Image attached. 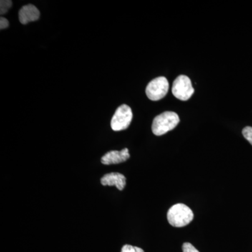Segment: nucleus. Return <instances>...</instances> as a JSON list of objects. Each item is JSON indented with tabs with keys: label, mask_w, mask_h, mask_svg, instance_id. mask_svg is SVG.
Returning <instances> with one entry per match:
<instances>
[{
	"label": "nucleus",
	"mask_w": 252,
	"mask_h": 252,
	"mask_svg": "<svg viewBox=\"0 0 252 252\" xmlns=\"http://www.w3.org/2000/svg\"><path fill=\"white\" fill-rule=\"evenodd\" d=\"M194 218L193 212L185 204H175L169 209L167 219L169 223L176 228H182L189 224Z\"/></svg>",
	"instance_id": "f257e3e1"
},
{
	"label": "nucleus",
	"mask_w": 252,
	"mask_h": 252,
	"mask_svg": "<svg viewBox=\"0 0 252 252\" xmlns=\"http://www.w3.org/2000/svg\"><path fill=\"white\" fill-rule=\"evenodd\" d=\"M178 114L173 112H165L159 114L154 119L152 132L154 135L160 136L173 130L180 123Z\"/></svg>",
	"instance_id": "f03ea898"
},
{
	"label": "nucleus",
	"mask_w": 252,
	"mask_h": 252,
	"mask_svg": "<svg viewBox=\"0 0 252 252\" xmlns=\"http://www.w3.org/2000/svg\"><path fill=\"white\" fill-rule=\"evenodd\" d=\"M132 109L126 104H122L116 111L111 121V127L114 131L126 130L132 120Z\"/></svg>",
	"instance_id": "7ed1b4c3"
},
{
	"label": "nucleus",
	"mask_w": 252,
	"mask_h": 252,
	"mask_svg": "<svg viewBox=\"0 0 252 252\" xmlns=\"http://www.w3.org/2000/svg\"><path fill=\"white\" fill-rule=\"evenodd\" d=\"M169 90V83L166 78H156L149 83L146 89V94L151 100L158 101L163 98Z\"/></svg>",
	"instance_id": "20e7f679"
},
{
	"label": "nucleus",
	"mask_w": 252,
	"mask_h": 252,
	"mask_svg": "<svg viewBox=\"0 0 252 252\" xmlns=\"http://www.w3.org/2000/svg\"><path fill=\"white\" fill-rule=\"evenodd\" d=\"M172 92L177 99L183 101L188 100L194 94L191 81L187 76H179L172 84Z\"/></svg>",
	"instance_id": "39448f33"
},
{
	"label": "nucleus",
	"mask_w": 252,
	"mask_h": 252,
	"mask_svg": "<svg viewBox=\"0 0 252 252\" xmlns=\"http://www.w3.org/2000/svg\"><path fill=\"white\" fill-rule=\"evenodd\" d=\"M128 149L125 148L122 151H111L101 158V162L105 165L122 163L130 158Z\"/></svg>",
	"instance_id": "423d86ee"
},
{
	"label": "nucleus",
	"mask_w": 252,
	"mask_h": 252,
	"mask_svg": "<svg viewBox=\"0 0 252 252\" xmlns=\"http://www.w3.org/2000/svg\"><path fill=\"white\" fill-rule=\"evenodd\" d=\"M19 21L23 25L37 21L40 16V12L35 6L28 4L23 6L19 11Z\"/></svg>",
	"instance_id": "0eeeda50"
},
{
	"label": "nucleus",
	"mask_w": 252,
	"mask_h": 252,
	"mask_svg": "<svg viewBox=\"0 0 252 252\" xmlns=\"http://www.w3.org/2000/svg\"><path fill=\"white\" fill-rule=\"evenodd\" d=\"M100 182L103 186H115L119 190H124L126 185L125 176L119 172H112L104 175Z\"/></svg>",
	"instance_id": "6e6552de"
},
{
	"label": "nucleus",
	"mask_w": 252,
	"mask_h": 252,
	"mask_svg": "<svg viewBox=\"0 0 252 252\" xmlns=\"http://www.w3.org/2000/svg\"><path fill=\"white\" fill-rule=\"evenodd\" d=\"M12 6V1L10 0H1L0 1V14H5Z\"/></svg>",
	"instance_id": "1a4fd4ad"
},
{
	"label": "nucleus",
	"mask_w": 252,
	"mask_h": 252,
	"mask_svg": "<svg viewBox=\"0 0 252 252\" xmlns=\"http://www.w3.org/2000/svg\"><path fill=\"white\" fill-rule=\"evenodd\" d=\"M244 137L252 145V127L247 126L243 130Z\"/></svg>",
	"instance_id": "9d476101"
},
{
	"label": "nucleus",
	"mask_w": 252,
	"mask_h": 252,
	"mask_svg": "<svg viewBox=\"0 0 252 252\" xmlns=\"http://www.w3.org/2000/svg\"><path fill=\"white\" fill-rule=\"evenodd\" d=\"M122 252H144L142 249L132 245H126L122 248Z\"/></svg>",
	"instance_id": "9b49d317"
},
{
	"label": "nucleus",
	"mask_w": 252,
	"mask_h": 252,
	"mask_svg": "<svg viewBox=\"0 0 252 252\" xmlns=\"http://www.w3.org/2000/svg\"><path fill=\"white\" fill-rule=\"evenodd\" d=\"M182 250H183V252H200L193 245L189 243L183 244Z\"/></svg>",
	"instance_id": "f8f14e48"
},
{
	"label": "nucleus",
	"mask_w": 252,
	"mask_h": 252,
	"mask_svg": "<svg viewBox=\"0 0 252 252\" xmlns=\"http://www.w3.org/2000/svg\"><path fill=\"white\" fill-rule=\"evenodd\" d=\"M9 21L6 18L1 17L0 18V29L4 30L9 27Z\"/></svg>",
	"instance_id": "ddd939ff"
}]
</instances>
